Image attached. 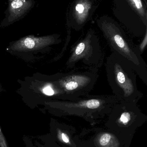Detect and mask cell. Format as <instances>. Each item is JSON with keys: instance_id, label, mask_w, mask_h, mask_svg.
I'll use <instances>...</instances> for the list:
<instances>
[{"instance_id": "obj_14", "label": "cell", "mask_w": 147, "mask_h": 147, "mask_svg": "<svg viewBox=\"0 0 147 147\" xmlns=\"http://www.w3.org/2000/svg\"><path fill=\"white\" fill-rule=\"evenodd\" d=\"M22 5H23V3L21 0H14L11 3L12 8L15 9L21 7Z\"/></svg>"}, {"instance_id": "obj_1", "label": "cell", "mask_w": 147, "mask_h": 147, "mask_svg": "<svg viewBox=\"0 0 147 147\" xmlns=\"http://www.w3.org/2000/svg\"><path fill=\"white\" fill-rule=\"evenodd\" d=\"M105 70L109 85L119 102L137 104L142 98L143 94L137 87V74L128 60L112 52L107 58Z\"/></svg>"}, {"instance_id": "obj_8", "label": "cell", "mask_w": 147, "mask_h": 147, "mask_svg": "<svg viewBox=\"0 0 147 147\" xmlns=\"http://www.w3.org/2000/svg\"><path fill=\"white\" fill-rule=\"evenodd\" d=\"M133 10L139 16L147 26V12L142 0H127Z\"/></svg>"}, {"instance_id": "obj_5", "label": "cell", "mask_w": 147, "mask_h": 147, "mask_svg": "<svg viewBox=\"0 0 147 147\" xmlns=\"http://www.w3.org/2000/svg\"><path fill=\"white\" fill-rule=\"evenodd\" d=\"M119 102L114 95H90L83 96L76 101H54V108L63 114L92 115L106 113L112 110Z\"/></svg>"}, {"instance_id": "obj_16", "label": "cell", "mask_w": 147, "mask_h": 147, "mask_svg": "<svg viewBox=\"0 0 147 147\" xmlns=\"http://www.w3.org/2000/svg\"></svg>"}, {"instance_id": "obj_15", "label": "cell", "mask_w": 147, "mask_h": 147, "mask_svg": "<svg viewBox=\"0 0 147 147\" xmlns=\"http://www.w3.org/2000/svg\"></svg>"}, {"instance_id": "obj_10", "label": "cell", "mask_w": 147, "mask_h": 147, "mask_svg": "<svg viewBox=\"0 0 147 147\" xmlns=\"http://www.w3.org/2000/svg\"><path fill=\"white\" fill-rule=\"evenodd\" d=\"M42 92L46 96H54L57 97V93L55 89L54 88L52 82L47 84L42 89Z\"/></svg>"}, {"instance_id": "obj_12", "label": "cell", "mask_w": 147, "mask_h": 147, "mask_svg": "<svg viewBox=\"0 0 147 147\" xmlns=\"http://www.w3.org/2000/svg\"><path fill=\"white\" fill-rule=\"evenodd\" d=\"M58 137L60 140L66 144H70V140L69 136L65 133L60 131L58 132Z\"/></svg>"}, {"instance_id": "obj_11", "label": "cell", "mask_w": 147, "mask_h": 147, "mask_svg": "<svg viewBox=\"0 0 147 147\" xmlns=\"http://www.w3.org/2000/svg\"><path fill=\"white\" fill-rule=\"evenodd\" d=\"M147 44V28L146 29V32L144 34V38L141 42L140 45L137 46L138 49L140 52L141 54H142L145 50V48L146 47Z\"/></svg>"}, {"instance_id": "obj_6", "label": "cell", "mask_w": 147, "mask_h": 147, "mask_svg": "<svg viewBox=\"0 0 147 147\" xmlns=\"http://www.w3.org/2000/svg\"><path fill=\"white\" fill-rule=\"evenodd\" d=\"M97 0H74L71 3L67 17L68 27L76 31L82 29L91 19L98 7Z\"/></svg>"}, {"instance_id": "obj_2", "label": "cell", "mask_w": 147, "mask_h": 147, "mask_svg": "<svg viewBox=\"0 0 147 147\" xmlns=\"http://www.w3.org/2000/svg\"><path fill=\"white\" fill-rule=\"evenodd\" d=\"M97 24L112 52L118 53L128 60L137 75L147 85V65L137 46L112 19L102 17L98 20Z\"/></svg>"}, {"instance_id": "obj_13", "label": "cell", "mask_w": 147, "mask_h": 147, "mask_svg": "<svg viewBox=\"0 0 147 147\" xmlns=\"http://www.w3.org/2000/svg\"><path fill=\"white\" fill-rule=\"evenodd\" d=\"M0 147H8L5 137L0 128Z\"/></svg>"}, {"instance_id": "obj_4", "label": "cell", "mask_w": 147, "mask_h": 147, "mask_svg": "<svg viewBox=\"0 0 147 147\" xmlns=\"http://www.w3.org/2000/svg\"><path fill=\"white\" fill-rule=\"evenodd\" d=\"M104 59V55L99 39L95 31L90 29L84 38L72 47L66 66L69 69H74L78 64H81L85 67L99 69Z\"/></svg>"}, {"instance_id": "obj_3", "label": "cell", "mask_w": 147, "mask_h": 147, "mask_svg": "<svg viewBox=\"0 0 147 147\" xmlns=\"http://www.w3.org/2000/svg\"><path fill=\"white\" fill-rule=\"evenodd\" d=\"M99 69L85 67L75 68L71 71L58 74L53 83L59 98L63 101H76L89 94L99 77Z\"/></svg>"}, {"instance_id": "obj_9", "label": "cell", "mask_w": 147, "mask_h": 147, "mask_svg": "<svg viewBox=\"0 0 147 147\" xmlns=\"http://www.w3.org/2000/svg\"><path fill=\"white\" fill-rule=\"evenodd\" d=\"M116 139L112 135L108 133L101 134L98 139V143L101 147H116Z\"/></svg>"}, {"instance_id": "obj_7", "label": "cell", "mask_w": 147, "mask_h": 147, "mask_svg": "<svg viewBox=\"0 0 147 147\" xmlns=\"http://www.w3.org/2000/svg\"><path fill=\"white\" fill-rule=\"evenodd\" d=\"M59 35L48 36L40 39L27 38L22 40L18 46V49H32L36 47L47 46L55 44H58L61 42L59 38Z\"/></svg>"}]
</instances>
